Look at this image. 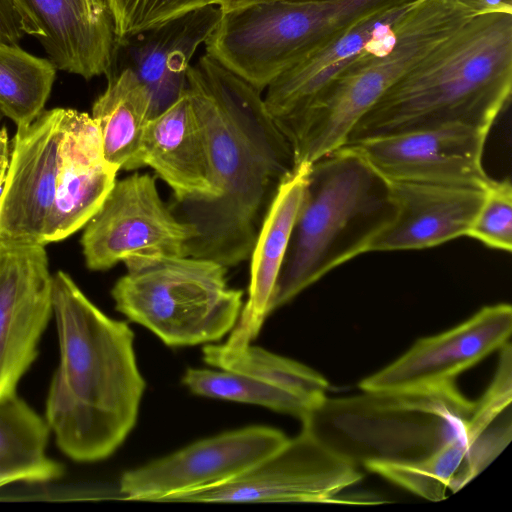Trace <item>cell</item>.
I'll return each mask as SVG.
<instances>
[{"instance_id": "6da1fadb", "label": "cell", "mask_w": 512, "mask_h": 512, "mask_svg": "<svg viewBox=\"0 0 512 512\" xmlns=\"http://www.w3.org/2000/svg\"><path fill=\"white\" fill-rule=\"evenodd\" d=\"M186 90L218 191L213 200L177 203L197 231L189 256L233 267L249 259L275 194L296 169L293 149L261 92L208 54L190 65Z\"/></svg>"}, {"instance_id": "7a4b0ae2", "label": "cell", "mask_w": 512, "mask_h": 512, "mask_svg": "<svg viewBox=\"0 0 512 512\" xmlns=\"http://www.w3.org/2000/svg\"><path fill=\"white\" fill-rule=\"evenodd\" d=\"M53 310L60 361L45 419L69 458L103 460L135 426L145 390L134 333L103 313L63 271L53 275Z\"/></svg>"}, {"instance_id": "3957f363", "label": "cell", "mask_w": 512, "mask_h": 512, "mask_svg": "<svg viewBox=\"0 0 512 512\" xmlns=\"http://www.w3.org/2000/svg\"><path fill=\"white\" fill-rule=\"evenodd\" d=\"M511 90L512 7L478 14L439 43L386 90L345 144L448 125L489 132Z\"/></svg>"}, {"instance_id": "277c9868", "label": "cell", "mask_w": 512, "mask_h": 512, "mask_svg": "<svg viewBox=\"0 0 512 512\" xmlns=\"http://www.w3.org/2000/svg\"><path fill=\"white\" fill-rule=\"evenodd\" d=\"M92 117L44 110L17 128L0 197V238L46 245L83 228L116 182Z\"/></svg>"}, {"instance_id": "5b68a950", "label": "cell", "mask_w": 512, "mask_h": 512, "mask_svg": "<svg viewBox=\"0 0 512 512\" xmlns=\"http://www.w3.org/2000/svg\"><path fill=\"white\" fill-rule=\"evenodd\" d=\"M494 0H420L342 69L285 133L296 167L341 148L401 76Z\"/></svg>"}, {"instance_id": "8992f818", "label": "cell", "mask_w": 512, "mask_h": 512, "mask_svg": "<svg viewBox=\"0 0 512 512\" xmlns=\"http://www.w3.org/2000/svg\"><path fill=\"white\" fill-rule=\"evenodd\" d=\"M391 213L386 180L353 149L343 146L311 163L269 315L364 254Z\"/></svg>"}, {"instance_id": "52a82bcc", "label": "cell", "mask_w": 512, "mask_h": 512, "mask_svg": "<svg viewBox=\"0 0 512 512\" xmlns=\"http://www.w3.org/2000/svg\"><path fill=\"white\" fill-rule=\"evenodd\" d=\"M475 402L454 384L324 398L302 428L349 463L423 460L459 433Z\"/></svg>"}, {"instance_id": "ba28073f", "label": "cell", "mask_w": 512, "mask_h": 512, "mask_svg": "<svg viewBox=\"0 0 512 512\" xmlns=\"http://www.w3.org/2000/svg\"><path fill=\"white\" fill-rule=\"evenodd\" d=\"M111 290L115 309L168 346L218 341L243 307V291L227 282V267L192 256L131 257Z\"/></svg>"}, {"instance_id": "9c48e42d", "label": "cell", "mask_w": 512, "mask_h": 512, "mask_svg": "<svg viewBox=\"0 0 512 512\" xmlns=\"http://www.w3.org/2000/svg\"><path fill=\"white\" fill-rule=\"evenodd\" d=\"M393 0L268 1L222 10L206 54L262 92L366 12Z\"/></svg>"}, {"instance_id": "30bf717a", "label": "cell", "mask_w": 512, "mask_h": 512, "mask_svg": "<svg viewBox=\"0 0 512 512\" xmlns=\"http://www.w3.org/2000/svg\"><path fill=\"white\" fill-rule=\"evenodd\" d=\"M84 228L83 256L93 271L131 257L189 256L197 236L194 226L165 204L155 178L147 173L116 180Z\"/></svg>"}, {"instance_id": "8fae6325", "label": "cell", "mask_w": 512, "mask_h": 512, "mask_svg": "<svg viewBox=\"0 0 512 512\" xmlns=\"http://www.w3.org/2000/svg\"><path fill=\"white\" fill-rule=\"evenodd\" d=\"M362 474L302 428L276 451L239 476L167 502H333Z\"/></svg>"}, {"instance_id": "7c38bea8", "label": "cell", "mask_w": 512, "mask_h": 512, "mask_svg": "<svg viewBox=\"0 0 512 512\" xmlns=\"http://www.w3.org/2000/svg\"><path fill=\"white\" fill-rule=\"evenodd\" d=\"M287 440L282 431L268 426L225 432L124 472L119 492L126 500L167 502L239 476Z\"/></svg>"}, {"instance_id": "4fadbf2b", "label": "cell", "mask_w": 512, "mask_h": 512, "mask_svg": "<svg viewBox=\"0 0 512 512\" xmlns=\"http://www.w3.org/2000/svg\"><path fill=\"white\" fill-rule=\"evenodd\" d=\"M488 134L469 126L448 125L344 146L358 153L386 181L486 189L492 181L483 167Z\"/></svg>"}, {"instance_id": "5bb4252c", "label": "cell", "mask_w": 512, "mask_h": 512, "mask_svg": "<svg viewBox=\"0 0 512 512\" xmlns=\"http://www.w3.org/2000/svg\"><path fill=\"white\" fill-rule=\"evenodd\" d=\"M53 313L44 245L0 238V400L16 394Z\"/></svg>"}, {"instance_id": "9a60e30c", "label": "cell", "mask_w": 512, "mask_h": 512, "mask_svg": "<svg viewBox=\"0 0 512 512\" xmlns=\"http://www.w3.org/2000/svg\"><path fill=\"white\" fill-rule=\"evenodd\" d=\"M511 331L509 304L484 306L457 326L418 339L395 361L361 380L359 388L385 392L454 384L462 372L508 342Z\"/></svg>"}, {"instance_id": "2e32d148", "label": "cell", "mask_w": 512, "mask_h": 512, "mask_svg": "<svg viewBox=\"0 0 512 512\" xmlns=\"http://www.w3.org/2000/svg\"><path fill=\"white\" fill-rule=\"evenodd\" d=\"M386 182L392 213L365 253L424 249L467 236L487 189Z\"/></svg>"}, {"instance_id": "e0dca14e", "label": "cell", "mask_w": 512, "mask_h": 512, "mask_svg": "<svg viewBox=\"0 0 512 512\" xmlns=\"http://www.w3.org/2000/svg\"><path fill=\"white\" fill-rule=\"evenodd\" d=\"M57 70L86 80L107 75L116 36L105 0H16Z\"/></svg>"}, {"instance_id": "ac0fdd59", "label": "cell", "mask_w": 512, "mask_h": 512, "mask_svg": "<svg viewBox=\"0 0 512 512\" xmlns=\"http://www.w3.org/2000/svg\"><path fill=\"white\" fill-rule=\"evenodd\" d=\"M419 1L393 0L373 8L277 77L266 88L263 100L280 131L285 133L342 69Z\"/></svg>"}, {"instance_id": "d6986e66", "label": "cell", "mask_w": 512, "mask_h": 512, "mask_svg": "<svg viewBox=\"0 0 512 512\" xmlns=\"http://www.w3.org/2000/svg\"><path fill=\"white\" fill-rule=\"evenodd\" d=\"M221 16L219 6H207L116 41L114 62L122 64L112 67L130 68L145 85L152 100V118L184 94L190 61Z\"/></svg>"}, {"instance_id": "ffe728a7", "label": "cell", "mask_w": 512, "mask_h": 512, "mask_svg": "<svg viewBox=\"0 0 512 512\" xmlns=\"http://www.w3.org/2000/svg\"><path fill=\"white\" fill-rule=\"evenodd\" d=\"M140 158L142 167H151L171 188L177 203L218 196L205 133L187 90L149 121Z\"/></svg>"}, {"instance_id": "44dd1931", "label": "cell", "mask_w": 512, "mask_h": 512, "mask_svg": "<svg viewBox=\"0 0 512 512\" xmlns=\"http://www.w3.org/2000/svg\"><path fill=\"white\" fill-rule=\"evenodd\" d=\"M309 165L297 166L280 185L264 216L249 257L248 297L224 343L227 347L241 348L251 344L269 316V303L301 204Z\"/></svg>"}, {"instance_id": "7402d4cb", "label": "cell", "mask_w": 512, "mask_h": 512, "mask_svg": "<svg viewBox=\"0 0 512 512\" xmlns=\"http://www.w3.org/2000/svg\"><path fill=\"white\" fill-rule=\"evenodd\" d=\"M104 92L92 106L105 160L119 170L141 168V146L149 121V91L128 67H112Z\"/></svg>"}, {"instance_id": "603a6c76", "label": "cell", "mask_w": 512, "mask_h": 512, "mask_svg": "<svg viewBox=\"0 0 512 512\" xmlns=\"http://www.w3.org/2000/svg\"><path fill=\"white\" fill-rule=\"evenodd\" d=\"M50 432L46 419L17 394L0 400V488L62 477L63 465L46 453Z\"/></svg>"}, {"instance_id": "cb8c5ba5", "label": "cell", "mask_w": 512, "mask_h": 512, "mask_svg": "<svg viewBox=\"0 0 512 512\" xmlns=\"http://www.w3.org/2000/svg\"><path fill=\"white\" fill-rule=\"evenodd\" d=\"M203 360L214 368L247 375L296 392L316 404L325 397L328 381L314 369L252 344L230 348L207 344Z\"/></svg>"}, {"instance_id": "d4e9b609", "label": "cell", "mask_w": 512, "mask_h": 512, "mask_svg": "<svg viewBox=\"0 0 512 512\" xmlns=\"http://www.w3.org/2000/svg\"><path fill=\"white\" fill-rule=\"evenodd\" d=\"M57 68L19 45L0 43V111L17 128L30 125L45 109Z\"/></svg>"}, {"instance_id": "484cf974", "label": "cell", "mask_w": 512, "mask_h": 512, "mask_svg": "<svg viewBox=\"0 0 512 512\" xmlns=\"http://www.w3.org/2000/svg\"><path fill=\"white\" fill-rule=\"evenodd\" d=\"M182 383L196 395L259 405L300 420L318 405L296 392L226 370L188 368Z\"/></svg>"}, {"instance_id": "4316f807", "label": "cell", "mask_w": 512, "mask_h": 512, "mask_svg": "<svg viewBox=\"0 0 512 512\" xmlns=\"http://www.w3.org/2000/svg\"><path fill=\"white\" fill-rule=\"evenodd\" d=\"M116 41L161 25L191 11L220 6L224 0H105Z\"/></svg>"}, {"instance_id": "83f0119b", "label": "cell", "mask_w": 512, "mask_h": 512, "mask_svg": "<svg viewBox=\"0 0 512 512\" xmlns=\"http://www.w3.org/2000/svg\"><path fill=\"white\" fill-rule=\"evenodd\" d=\"M467 236L490 248L511 252L512 185L508 178L492 179Z\"/></svg>"}, {"instance_id": "f1b7e54d", "label": "cell", "mask_w": 512, "mask_h": 512, "mask_svg": "<svg viewBox=\"0 0 512 512\" xmlns=\"http://www.w3.org/2000/svg\"><path fill=\"white\" fill-rule=\"evenodd\" d=\"M511 411L499 417L469 447L449 490L456 492L484 470L511 440Z\"/></svg>"}, {"instance_id": "f546056e", "label": "cell", "mask_w": 512, "mask_h": 512, "mask_svg": "<svg viewBox=\"0 0 512 512\" xmlns=\"http://www.w3.org/2000/svg\"><path fill=\"white\" fill-rule=\"evenodd\" d=\"M30 27L16 0H0V43L18 45Z\"/></svg>"}, {"instance_id": "4dcf8cb0", "label": "cell", "mask_w": 512, "mask_h": 512, "mask_svg": "<svg viewBox=\"0 0 512 512\" xmlns=\"http://www.w3.org/2000/svg\"><path fill=\"white\" fill-rule=\"evenodd\" d=\"M11 154V141L7 129L0 124V197L5 184Z\"/></svg>"}, {"instance_id": "1f68e13d", "label": "cell", "mask_w": 512, "mask_h": 512, "mask_svg": "<svg viewBox=\"0 0 512 512\" xmlns=\"http://www.w3.org/2000/svg\"><path fill=\"white\" fill-rule=\"evenodd\" d=\"M268 1H288V2H322L328 0H224L219 6L221 10H229L249 4L268 2Z\"/></svg>"}, {"instance_id": "d6a6232c", "label": "cell", "mask_w": 512, "mask_h": 512, "mask_svg": "<svg viewBox=\"0 0 512 512\" xmlns=\"http://www.w3.org/2000/svg\"><path fill=\"white\" fill-rule=\"evenodd\" d=\"M3 116H4V115H3V114H2V112L0 111V124H1V122H2Z\"/></svg>"}]
</instances>
